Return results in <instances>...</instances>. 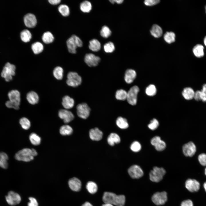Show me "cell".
I'll return each instance as SVG.
<instances>
[{"mask_svg": "<svg viewBox=\"0 0 206 206\" xmlns=\"http://www.w3.org/2000/svg\"><path fill=\"white\" fill-rule=\"evenodd\" d=\"M102 200L104 203H108L116 206H124L125 202V197L123 195H117L110 192H105Z\"/></svg>", "mask_w": 206, "mask_h": 206, "instance_id": "1", "label": "cell"}, {"mask_svg": "<svg viewBox=\"0 0 206 206\" xmlns=\"http://www.w3.org/2000/svg\"><path fill=\"white\" fill-rule=\"evenodd\" d=\"M37 154V152L34 149L26 148L17 152L15 155V158L19 161L28 162L32 160L34 157Z\"/></svg>", "mask_w": 206, "mask_h": 206, "instance_id": "2", "label": "cell"}, {"mask_svg": "<svg viewBox=\"0 0 206 206\" xmlns=\"http://www.w3.org/2000/svg\"><path fill=\"white\" fill-rule=\"evenodd\" d=\"M8 96L9 100L5 103L6 106L9 108L18 109L21 100L20 94L19 92L17 90H12L9 92Z\"/></svg>", "mask_w": 206, "mask_h": 206, "instance_id": "3", "label": "cell"}, {"mask_svg": "<svg viewBox=\"0 0 206 206\" xmlns=\"http://www.w3.org/2000/svg\"><path fill=\"white\" fill-rule=\"evenodd\" d=\"M66 44L69 52L74 54L76 52V49L77 47L82 46L83 43L78 36L74 35L68 39Z\"/></svg>", "mask_w": 206, "mask_h": 206, "instance_id": "4", "label": "cell"}, {"mask_svg": "<svg viewBox=\"0 0 206 206\" xmlns=\"http://www.w3.org/2000/svg\"><path fill=\"white\" fill-rule=\"evenodd\" d=\"M15 66L9 62L6 64L1 73L2 77L4 78L7 82H9L12 79V76L15 74Z\"/></svg>", "mask_w": 206, "mask_h": 206, "instance_id": "5", "label": "cell"}, {"mask_svg": "<svg viewBox=\"0 0 206 206\" xmlns=\"http://www.w3.org/2000/svg\"><path fill=\"white\" fill-rule=\"evenodd\" d=\"M165 173L163 168L154 167L150 173V179L152 182H158L162 179Z\"/></svg>", "mask_w": 206, "mask_h": 206, "instance_id": "6", "label": "cell"}, {"mask_svg": "<svg viewBox=\"0 0 206 206\" xmlns=\"http://www.w3.org/2000/svg\"><path fill=\"white\" fill-rule=\"evenodd\" d=\"M66 83L68 85L72 87H76L82 83L81 77L76 72H71L67 76Z\"/></svg>", "mask_w": 206, "mask_h": 206, "instance_id": "7", "label": "cell"}, {"mask_svg": "<svg viewBox=\"0 0 206 206\" xmlns=\"http://www.w3.org/2000/svg\"><path fill=\"white\" fill-rule=\"evenodd\" d=\"M139 90L138 87L135 86L131 87L127 92L126 100L130 104L134 105L136 104Z\"/></svg>", "mask_w": 206, "mask_h": 206, "instance_id": "8", "label": "cell"}, {"mask_svg": "<svg viewBox=\"0 0 206 206\" xmlns=\"http://www.w3.org/2000/svg\"><path fill=\"white\" fill-rule=\"evenodd\" d=\"M78 116L80 118L86 119L90 114V109L86 103H82L78 104L76 107Z\"/></svg>", "mask_w": 206, "mask_h": 206, "instance_id": "9", "label": "cell"}, {"mask_svg": "<svg viewBox=\"0 0 206 206\" xmlns=\"http://www.w3.org/2000/svg\"><path fill=\"white\" fill-rule=\"evenodd\" d=\"M167 199V193L165 191L157 192L153 195L152 197L153 202L158 205L165 204Z\"/></svg>", "mask_w": 206, "mask_h": 206, "instance_id": "10", "label": "cell"}, {"mask_svg": "<svg viewBox=\"0 0 206 206\" xmlns=\"http://www.w3.org/2000/svg\"><path fill=\"white\" fill-rule=\"evenodd\" d=\"M7 203L10 205L13 206L19 204L21 200V197L17 193L10 191L5 197Z\"/></svg>", "mask_w": 206, "mask_h": 206, "instance_id": "11", "label": "cell"}, {"mask_svg": "<svg viewBox=\"0 0 206 206\" xmlns=\"http://www.w3.org/2000/svg\"><path fill=\"white\" fill-rule=\"evenodd\" d=\"M128 173L133 179H139L143 175V171L140 167L137 165L131 166L128 170Z\"/></svg>", "mask_w": 206, "mask_h": 206, "instance_id": "12", "label": "cell"}, {"mask_svg": "<svg viewBox=\"0 0 206 206\" xmlns=\"http://www.w3.org/2000/svg\"><path fill=\"white\" fill-rule=\"evenodd\" d=\"M182 149L184 154L186 157H192L196 151V146L192 142H189L184 144Z\"/></svg>", "mask_w": 206, "mask_h": 206, "instance_id": "13", "label": "cell"}, {"mask_svg": "<svg viewBox=\"0 0 206 206\" xmlns=\"http://www.w3.org/2000/svg\"><path fill=\"white\" fill-rule=\"evenodd\" d=\"M100 60V58L98 56L91 54H86L84 57V61L89 67L96 66Z\"/></svg>", "mask_w": 206, "mask_h": 206, "instance_id": "14", "label": "cell"}, {"mask_svg": "<svg viewBox=\"0 0 206 206\" xmlns=\"http://www.w3.org/2000/svg\"><path fill=\"white\" fill-rule=\"evenodd\" d=\"M59 117L62 119L65 123H67L73 120L74 116L71 112L67 109H61L58 113Z\"/></svg>", "mask_w": 206, "mask_h": 206, "instance_id": "15", "label": "cell"}, {"mask_svg": "<svg viewBox=\"0 0 206 206\" xmlns=\"http://www.w3.org/2000/svg\"><path fill=\"white\" fill-rule=\"evenodd\" d=\"M24 23L27 27L32 28L35 27L37 23V20L35 15L31 13L26 14L23 18Z\"/></svg>", "mask_w": 206, "mask_h": 206, "instance_id": "16", "label": "cell"}, {"mask_svg": "<svg viewBox=\"0 0 206 206\" xmlns=\"http://www.w3.org/2000/svg\"><path fill=\"white\" fill-rule=\"evenodd\" d=\"M186 188L189 191L193 192L197 191L199 189V183L194 179H188L185 183Z\"/></svg>", "mask_w": 206, "mask_h": 206, "instance_id": "17", "label": "cell"}, {"mask_svg": "<svg viewBox=\"0 0 206 206\" xmlns=\"http://www.w3.org/2000/svg\"><path fill=\"white\" fill-rule=\"evenodd\" d=\"M68 185L71 189L75 191H79L81 188V182L79 179L76 177H73L70 179L68 181Z\"/></svg>", "mask_w": 206, "mask_h": 206, "instance_id": "18", "label": "cell"}, {"mask_svg": "<svg viewBox=\"0 0 206 206\" xmlns=\"http://www.w3.org/2000/svg\"><path fill=\"white\" fill-rule=\"evenodd\" d=\"M89 134L90 139L95 141L101 140L102 138L103 135L102 132L97 128L90 129Z\"/></svg>", "mask_w": 206, "mask_h": 206, "instance_id": "19", "label": "cell"}, {"mask_svg": "<svg viewBox=\"0 0 206 206\" xmlns=\"http://www.w3.org/2000/svg\"><path fill=\"white\" fill-rule=\"evenodd\" d=\"M136 76V73L135 70L132 69L127 70L125 74V81L128 84L132 82Z\"/></svg>", "mask_w": 206, "mask_h": 206, "instance_id": "20", "label": "cell"}, {"mask_svg": "<svg viewBox=\"0 0 206 206\" xmlns=\"http://www.w3.org/2000/svg\"><path fill=\"white\" fill-rule=\"evenodd\" d=\"M74 99L68 96H64L62 100V104L66 109L72 108L74 106Z\"/></svg>", "mask_w": 206, "mask_h": 206, "instance_id": "21", "label": "cell"}, {"mask_svg": "<svg viewBox=\"0 0 206 206\" xmlns=\"http://www.w3.org/2000/svg\"><path fill=\"white\" fill-rule=\"evenodd\" d=\"M26 99L29 103L34 105L38 102L39 97L38 95L36 92L33 91H31L27 94Z\"/></svg>", "mask_w": 206, "mask_h": 206, "instance_id": "22", "label": "cell"}, {"mask_svg": "<svg viewBox=\"0 0 206 206\" xmlns=\"http://www.w3.org/2000/svg\"><path fill=\"white\" fill-rule=\"evenodd\" d=\"M120 141V139L118 134L114 133H111L107 138L108 144L111 146H113L115 144H118Z\"/></svg>", "mask_w": 206, "mask_h": 206, "instance_id": "23", "label": "cell"}, {"mask_svg": "<svg viewBox=\"0 0 206 206\" xmlns=\"http://www.w3.org/2000/svg\"><path fill=\"white\" fill-rule=\"evenodd\" d=\"M151 35L155 38L161 37L163 34V30L158 25H153L150 30Z\"/></svg>", "mask_w": 206, "mask_h": 206, "instance_id": "24", "label": "cell"}, {"mask_svg": "<svg viewBox=\"0 0 206 206\" xmlns=\"http://www.w3.org/2000/svg\"><path fill=\"white\" fill-rule=\"evenodd\" d=\"M195 92L190 87L185 88L182 92L183 97L187 100H190L194 98Z\"/></svg>", "mask_w": 206, "mask_h": 206, "instance_id": "25", "label": "cell"}, {"mask_svg": "<svg viewBox=\"0 0 206 206\" xmlns=\"http://www.w3.org/2000/svg\"><path fill=\"white\" fill-rule=\"evenodd\" d=\"M193 52L196 57L199 58L202 57L204 54V47L201 44H197L193 47Z\"/></svg>", "mask_w": 206, "mask_h": 206, "instance_id": "26", "label": "cell"}, {"mask_svg": "<svg viewBox=\"0 0 206 206\" xmlns=\"http://www.w3.org/2000/svg\"><path fill=\"white\" fill-rule=\"evenodd\" d=\"M8 157L5 152H0V167L6 169L8 166Z\"/></svg>", "mask_w": 206, "mask_h": 206, "instance_id": "27", "label": "cell"}, {"mask_svg": "<svg viewBox=\"0 0 206 206\" xmlns=\"http://www.w3.org/2000/svg\"><path fill=\"white\" fill-rule=\"evenodd\" d=\"M101 47V44L98 40L93 39L90 41L89 47L92 51L97 52L100 49Z\"/></svg>", "mask_w": 206, "mask_h": 206, "instance_id": "28", "label": "cell"}, {"mask_svg": "<svg viewBox=\"0 0 206 206\" xmlns=\"http://www.w3.org/2000/svg\"><path fill=\"white\" fill-rule=\"evenodd\" d=\"M31 48L34 54H38L43 51L44 47L42 43L39 42L37 41L32 44Z\"/></svg>", "mask_w": 206, "mask_h": 206, "instance_id": "29", "label": "cell"}, {"mask_svg": "<svg viewBox=\"0 0 206 206\" xmlns=\"http://www.w3.org/2000/svg\"><path fill=\"white\" fill-rule=\"evenodd\" d=\"M20 37L22 41L26 43L30 41L32 38V35L29 30L25 29L21 32Z\"/></svg>", "mask_w": 206, "mask_h": 206, "instance_id": "30", "label": "cell"}, {"mask_svg": "<svg viewBox=\"0 0 206 206\" xmlns=\"http://www.w3.org/2000/svg\"><path fill=\"white\" fill-rule=\"evenodd\" d=\"M43 42L46 44H49L52 42L54 40V37L50 31L44 32L42 37Z\"/></svg>", "mask_w": 206, "mask_h": 206, "instance_id": "31", "label": "cell"}, {"mask_svg": "<svg viewBox=\"0 0 206 206\" xmlns=\"http://www.w3.org/2000/svg\"><path fill=\"white\" fill-rule=\"evenodd\" d=\"M117 125L122 129H125L128 127V124L127 120L120 116L117 118L116 121Z\"/></svg>", "mask_w": 206, "mask_h": 206, "instance_id": "32", "label": "cell"}, {"mask_svg": "<svg viewBox=\"0 0 206 206\" xmlns=\"http://www.w3.org/2000/svg\"><path fill=\"white\" fill-rule=\"evenodd\" d=\"M73 132L72 128L68 125L62 126L60 129V132L62 135H69L71 134Z\"/></svg>", "mask_w": 206, "mask_h": 206, "instance_id": "33", "label": "cell"}, {"mask_svg": "<svg viewBox=\"0 0 206 206\" xmlns=\"http://www.w3.org/2000/svg\"><path fill=\"white\" fill-rule=\"evenodd\" d=\"M80 8L83 12L88 13L92 9V5L90 2L88 1H84L80 4Z\"/></svg>", "mask_w": 206, "mask_h": 206, "instance_id": "34", "label": "cell"}, {"mask_svg": "<svg viewBox=\"0 0 206 206\" xmlns=\"http://www.w3.org/2000/svg\"><path fill=\"white\" fill-rule=\"evenodd\" d=\"M64 70L61 67H56L53 71V74L54 77L57 80H61L63 77Z\"/></svg>", "mask_w": 206, "mask_h": 206, "instance_id": "35", "label": "cell"}, {"mask_svg": "<svg viewBox=\"0 0 206 206\" xmlns=\"http://www.w3.org/2000/svg\"><path fill=\"white\" fill-rule=\"evenodd\" d=\"M175 35L173 32H167L164 35V39L167 43L170 44L175 41Z\"/></svg>", "mask_w": 206, "mask_h": 206, "instance_id": "36", "label": "cell"}, {"mask_svg": "<svg viewBox=\"0 0 206 206\" xmlns=\"http://www.w3.org/2000/svg\"><path fill=\"white\" fill-rule=\"evenodd\" d=\"M29 139L31 143L34 145H38L41 143V138L35 133H32L30 134Z\"/></svg>", "mask_w": 206, "mask_h": 206, "instance_id": "37", "label": "cell"}, {"mask_svg": "<svg viewBox=\"0 0 206 206\" xmlns=\"http://www.w3.org/2000/svg\"><path fill=\"white\" fill-rule=\"evenodd\" d=\"M86 188L88 192L92 194L96 193L98 190L97 184L94 182L92 181H90L87 183Z\"/></svg>", "mask_w": 206, "mask_h": 206, "instance_id": "38", "label": "cell"}, {"mask_svg": "<svg viewBox=\"0 0 206 206\" xmlns=\"http://www.w3.org/2000/svg\"><path fill=\"white\" fill-rule=\"evenodd\" d=\"M58 10L60 14L63 16L66 17L69 15L70 13L69 7L65 4H61L60 5L58 8Z\"/></svg>", "mask_w": 206, "mask_h": 206, "instance_id": "39", "label": "cell"}, {"mask_svg": "<svg viewBox=\"0 0 206 206\" xmlns=\"http://www.w3.org/2000/svg\"><path fill=\"white\" fill-rule=\"evenodd\" d=\"M127 92L123 89L117 90L116 92V98L119 100H124L126 99Z\"/></svg>", "mask_w": 206, "mask_h": 206, "instance_id": "40", "label": "cell"}, {"mask_svg": "<svg viewBox=\"0 0 206 206\" xmlns=\"http://www.w3.org/2000/svg\"><path fill=\"white\" fill-rule=\"evenodd\" d=\"M19 122L22 128L25 130H28L30 127L31 123L30 121L25 117L21 118Z\"/></svg>", "mask_w": 206, "mask_h": 206, "instance_id": "41", "label": "cell"}, {"mask_svg": "<svg viewBox=\"0 0 206 206\" xmlns=\"http://www.w3.org/2000/svg\"><path fill=\"white\" fill-rule=\"evenodd\" d=\"M156 87L153 84H150L147 87L145 90L146 94L149 96H153L156 93Z\"/></svg>", "mask_w": 206, "mask_h": 206, "instance_id": "42", "label": "cell"}, {"mask_svg": "<svg viewBox=\"0 0 206 206\" xmlns=\"http://www.w3.org/2000/svg\"><path fill=\"white\" fill-rule=\"evenodd\" d=\"M111 34V31L108 27L104 26L102 27L100 31V34L102 37L107 38L109 37Z\"/></svg>", "mask_w": 206, "mask_h": 206, "instance_id": "43", "label": "cell"}, {"mask_svg": "<svg viewBox=\"0 0 206 206\" xmlns=\"http://www.w3.org/2000/svg\"><path fill=\"white\" fill-rule=\"evenodd\" d=\"M104 50L106 53H112L115 50V46L113 43L109 42L105 44L104 46Z\"/></svg>", "mask_w": 206, "mask_h": 206, "instance_id": "44", "label": "cell"}, {"mask_svg": "<svg viewBox=\"0 0 206 206\" xmlns=\"http://www.w3.org/2000/svg\"><path fill=\"white\" fill-rule=\"evenodd\" d=\"M154 146L157 150L162 151L165 149L166 144L164 141L161 139L157 142Z\"/></svg>", "mask_w": 206, "mask_h": 206, "instance_id": "45", "label": "cell"}, {"mask_svg": "<svg viewBox=\"0 0 206 206\" xmlns=\"http://www.w3.org/2000/svg\"><path fill=\"white\" fill-rule=\"evenodd\" d=\"M130 148L131 150L135 152L139 151L141 148L140 143L137 141L133 142L130 145Z\"/></svg>", "mask_w": 206, "mask_h": 206, "instance_id": "46", "label": "cell"}, {"mask_svg": "<svg viewBox=\"0 0 206 206\" xmlns=\"http://www.w3.org/2000/svg\"><path fill=\"white\" fill-rule=\"evenodd\" d=\"M159 122L156 119H153L148 124V127L150 130H154L156 129L159 126Z\"/></svg>", "mask_w": 206, "mask_h": 206, "instance_id": "47", "label": "cell"}, {"mask_svg": "<svg viewBox=\"0 0 206 206\" xmlns=\"http://www.w3.org/2000/svg\"><path fill=\"white\" fill-rule=\"evenodd\" d=\"M198 160L202 165L206 166V154L204 153L200 154L198 157Z\"/></svg>", "mask_w": 206, "mask_h": 206, "instance_id": "48", "label": "cell"}, {"mask_svg": "<svg viewBox=\"0 0 206 206\" xmlns=\"http://www.w3.org/2000/svg\"><path fill=\"white\" fill-rule=\"evenodd\" d=\"M201 100L203 102H206V84H204L202 89L200 91Z\"/></svg>", "mask_w": 206, "mask_h": 206, "instance_id": "49", "label": "cell"}, {"mask_svg": "<svg viewBox=\"0 0 206 206\" xmlns=\"http://www.w3.org/2000/svg\"><path fill=\"white\" fill-rule=\"evenodd\" d=\"M160 2L159 0H146L144 1L145 5L148 6H152L156 5Z\"/></svg>", "mask_w": 206, "mask_h": 206, "instance_id": "50", "label": "cell"}, {"mask_svg": "<svg viewBox=\"0 0 206 206\" xmlns=\"http://www.w3.org/2000/svg\"><path fill=\"white\" fill-rule=\"evenodd\" d=\"M29 202L28 203V206H38V203L37 200L33 197L29 198Z\"/></svg>", "mask_w": 206, "mask_h": 206, "instance_id": "51", "label": "cell"}, {"mask_svg": "<svg viewBox=\"0 0 206 206\" xmlns=\"http://www.w3.org/2000/svg\"><path fill=\"white\" fill-rule=\"evenodd\" d=\"M181 206H193L192 201L190 199L185 200L181 203Z\"/></svg>", "mask_w": 206, "mask_h": 206, "instance_id": "52", "label": "cell"}, {"mask_svg": "<svg viewBox=\"0 0 206 206\" xmlns=\"http://www.w3.org/2000/svg\"><path fill=\"white\" fill-rule=\"evenodd\" d=\"M161 139V138L158 136H156L153 137L151 140V143L153 146L155 145L156 143Z\"/></svg>", "mask_w": 206, "mask_h": 206, "instance_id": "53", "label": "cell"}, {"mask_svg": "<svg viewBox=\"0 0 206 206\" xmlns=\"http://www.w3.org/2000/svg\"><path fill=\"white\" fill-rule=\"evenodd\" d=\"M194 98L197 101L201 100L200 91L198 90L195 92Z\"/></svg>", "mask_w": 206, "mask_h": 206, "instance_id": "54", "label": "cell"}, {"mask_svg": "<svg viewBox=\"0 0 206 206\" xmlns=\"http://www.w3.org/2000/svg\"><path fill=\"white\" fill-rule=\"evenodd\" d=\"M61 1L60 0H49V2L51 4L56 5L60 3Z\"/></svg>", "mask_w": 206, "mask_h": 206, "instance_id": "55", "label": "cell"}, {"mask_svg": "<svg viewBox=\"0 0 206 206\" xmlns=\"http://www.w3.org/2000/svg\"><path fill=\"white\" fill-rule=\"evenodd\" d=\"M109 1L112 4H114L115 3H116L118 4L122 3L124 1L123 0H111Z\"/></svg>", "mask_w": 206, "mask_h": 206, "instance_id": "56", "label": "cell"}, {"mask_svg": "<svg viewBox=\"0 0 206 206\" xmlns=\"http://www.w3.org/2000/svg\"><path fill=\"white\" fill-rule=\"evenodd\" d=\"M82 206H93L89 202H86L84 203Z\"/></svg>", "mask_w": 206, "mask_h": 206, "instance_id": "57", "label": "cell"}, {"mask_svg": "<svg viewBox=\"0 0 206 206\" xmlns=\"http://www.w3.org/2000/svg\"><path fill=\"white\" fill-rule=\"evenodd\" d=\"M102 206H114V205L108 203H104Z\"/></svg>", "mask_w": 206, "mask_h": 206, "instance_id": "58", "label": "cell"}, {"mask_svg": "<svg viewBox=\"0 0 206 206\" xmlns=\"http://www.w3.org/2000/svg\"><path fill=\"white\" fill-rule=\"evenodd\" d=\"M204 43L205 45L206 46V36H205L204 38Z\"/></svg>", "mask_w": 206, "mask_h": 206, "instance_id": "59", "label": "cell"}, {"mask_svg": "<svg viewBox=\"0 0 206 206\" xmlns=\"http://www.w3.org/2000/svg\"><path fill=\"white\" fill-rule=\"evenodd\" d=\"M205 189V190L206 192V182H205L204 184L203 185Z\"/></svg>", "mask_w": 206, "mask_h": 206, "instance_id": "60", "label": "cell"}, {"mask_svg": "<svg viewBox=\"0 0 206 206\" xmlns=\"http://www.w3.org/2000/svg\"><path fill=\"white\" fill-rule=\"evenodd\" d=\"M205 175H206V167L205 169Z\"/></svg>", "mask_w": 206, "mask_h": 206, "instance_id": "61", "label": "cell"}, {"mask_svg": "<svg viewBox=\"0 0 206 206\" xmlns=\"http://www.w3.org/2000/svg\"><path fill=\"white\" fill-rule=\"evenodd\" d=\"M205 12H206V6H205Z\"/></svg>", "mask_w": 206, "mask_h": 206, "instance_id": "62", "label": "cell"}]
</instances>
